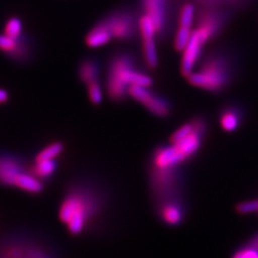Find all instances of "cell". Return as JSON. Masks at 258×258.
Listing matches in <instances>:
<instances>
[{
	"label": "cell",
	"instance_id": "cell-10",
	"mask_svg": "<svg viewBox=\"0 0 258 258\" xmlns=\"http://www.w3.org/2000/svg\"><path fill=\"white\" fill-rule=\"evenodd\" d=\"M42 255L43 247L35 242L11 239L0 245V258H38Z\"/></svg>",
	"mask_w": 258,
	"mask_h": 258
},
{
	"label": "cell",
	"instance_id": "cell-20",
	"mask_svg": "<svg viewBox=\"0 0 258 258\" xmlns=\"http://www.w3.org/2000/svg\"><path fill=\"white\" fill-rule=\"evenodd\" d=\"M63 151V145L60 142H53L46 145L35 157V161L52 160L57 158Z\"/></svg>",
	"mask_w": 258,
	"mask_h": 258
},
{
	"label": "cell",
	"instance_id": "cell-1",
	"mask_svg": "<svg viewBox=\"0 0 258 258\" xmlns=\"http://www.w3.org/2000/svg\"><path fill=\"white\" fill-rule=\"evenodd\" d=\"M104 207L102 192L88 183L72 186L64 196L59 208V220L72 235L84 232L99 216Z\"/></svg>",
	"mask_w": 258,
	"mask_h": 258
},
{
	"label": "cell",
	"instance_id": "cell-11",
	"mask_svg": "<svg viewBox=\"0 0 258 258\" xmlns=\"http://www.w3.org/2000/svg\"><path fill=\"white\" fill-rule=\"evenodd\" d=\"M157 212L161 221L169 226L180 225L185 217L182 200H169L157 205Z\"/></svg>",
	"mask_w": 258,
	"mask_h": 258
},
{
	"label": "cell",
	"instance_id": "cell-13",
	"mask_svg": "<svg viewBox=\"0 0 258 258\" xmlns=\"http://www.w3.org/2000/svg\"><path fill=\"white\" fill-rule=\"evenodd\" d=\"M112 39L113 38L109 29L99 21L88 31L85 37V43L90 47H100L108 44Z\"/></svg>",
	"mask_w": 258,
	"mask_h": 258
},
{
	"label": "cell",
	"instance_id": "cell-23",
	"mask_svg": "<svg viewBox=\"0 0 258 258\" xmlns=\"http://www.w3.org/2000/svg\"><path fill=\"white\" fill-rule=\"evenodd\" d=\"M22 28L23 25L21 20L18 18H11L6 24L5 35L13 39H19V37L21 36Z\"/></svg>",
	"mask_w": 258,
	"mask_h": 258
},
{
	"label": "cell",
	"instance_id": "cell-18",
	"mask_svg": "<svg viewBox=\"0 0 258 258\" xmlns=\"http://www.w3.org/2000/svg\"><path fill=\"white\" fill-rule=\"evenodd\" d=\"M196 6L192 3H185L182 5L177 15V26L191 28L196 18Z\"/></svg>",
	"mask_w": 258,
	"mask_h": 258
},
{
	"label": "cell",
	"instance_id": "cell-5",
	"mask_svg": "<svg viewBox=\"0 0 258 258\" xmlns=\"http://www.w3.org/2000/svg\"><path fill=\"white\" fill-rule=\"evenodd\" d=\"M140 15L138 9L123 7L111 11L100 22L109 29L114 40L132 41L140 36Z\"/></svg>",
	"mask_w": 258,
	"mask_h": 258
},
{
	"label": "cell",
	"instance_id": "cell-14",
	"mask_svg": "<svg viewBox=\"0 0 258 258\" xmlns=\"http://www.w3.org/2000/svg\"><path fill=\"white\" fill-rule=\"evenodd\" d=\"M155 37L141 38L142 58L149 69H155L158 66V54Z\"/></svg>",
	"mask_w": 258,
	"mask_h": 258
},
{
	"label": "cell",
	"instance_id": "cell-19",
	"mask_svg": "<svg viewBox=\"0 0 258 258\" xmlns=\"http://www.w3.org/2000/svg\"><path fill=\"white\" fill-rule=\"evenodd\" d=\"M231 258H258V232L236 251Z\"/></svg>",
	"mask_w": 258,
	"mask_h": 258
},
{
	"label": "cell",
	"instance_id": "cell-2",
	"mask_svg": "<svg viewBox=\"0 0 258 258\" xmlns=\"http://www.w3.org/2000/svg\"><path fill=\"white\" fill-rule=\"evenodd\" d=\"M197 70L187 77L189 84L210 93H222L237 75V58L226 47H216L201 56Z\"/></svg>",
	"mask_w": 258,
	"mask_h": 258
},
{
	"label": "cell",
	"instance_id": "cell-15",
	"mask_svg": "<svg viewBox=\"0 0 258 258\" xmlns=\"http://www.w3.org/2000/svg\"><path fill=\"white\" fill-rule=\"evenodd\" d=\"M191 2L195 3L197 7L217 8V9H223L232 13L235 10L246 6L249 0H191Z\"/></svg>",
	"mask_w": 258,
	"mask_h": 258
},
{
	"label": "cell",
	"instance_id": "cell-6",
	"mask_svg": "<svg viewBox=\"0 0 258 258\" xmlns=\"http://www.w3.org/2000/svg\"><path fill=\"white\" fill-rule=\"evenodd\" d=\"M231 12L217 8L198 7L196 11V29L203 36L205 42L209 43L219 37L227 26Z\"/></svg>",
	"mask_w": 258,
	"mask_h": 258
},
{
	"label": "cell",
	"instance_id": "cell-27",
	"mask_svg": "<svg viewBox=\"0 0 258 258\" xmlns=\"http://www.w3.org/2000/svg\"><path fill=\"white\" fill-rule=\"evenodd\" d=\"M38 258H47V256L44 254V255H42V256H40V257H38Z\"/></svg>",
	"mask_w": 258,
	"mask_h": 258
},
{
	"label": "cell",
	"instance_id": "cell-7",
	"mask_svg": "<svg viewBox=\"0 0 258 258\" xmlns=\"http://www.w3.org/2000/svg\"><path fill=\"white\" fill-rule=\"evenodd\" d=\"M142 13L154 23L157 38L165 40L172 25V0H140Z\"/></svg>",
	"mask_w": 258,
	"mask_h": 258
},
{
	"label": "cell",
	"instance_id": "cell-4",
	"mask_svg": "<svg viewBox=\"0 0 258 258\" xmlns=\"http://www.w3.org/2000/svg\"><path fill=\"white\" fill-rule=\"evenodd\" d=\"M0 184L18 187L29 194H39L43 190L41 180L26 170L22 161L14 155L0 154Z\"/></svg>",
	"mask_w": 258,
	"mask_h": 258
},
{
	"label": "cell",
	"instance_id": "cell-26",
	"mask_svg": "<svg viewBox=\"0 0 258 258\" xmlns=\"http://www.w3.org/2000/svg\"><path fill=\"white\" fill-rule=\"evenodd\" d=\"M9 99V94H8L3 88H0V103H5Z\"/></svg>",
	"mask_w": 258,
	"mask_h": 258
},
{
	"label": "cell",
	"instance_id": "cell-12",
	"mask_svg": "<svg viewBox=\"0 0 258 258\" xmlns=\"http://www.w3.org/2000/svg\"><path fill=\"white\" fill-rule=\"evenodd\" d=\"M219 119L223 131L233 133L240 128L242 120H243V113L238 106L230 104V106L223 108Z\"/></svg>",
	"mask_w": 258,
	"mask_h": 258
},
{
	"label": "cell",
	"instance_id": "cell-16",
	"mask_svg": "<svg viewBox=\"0 0 258 258\" xmlns=\"http://www.w3.org/2000/svg\"><path fill=\"white\" fill-rule=\"evenodd\" d=\"M79 78L82 82L87 85L92 82L99 81L100 78V66L94 59H86L80 63Z\"/></svg>",
	"mask_w": 258,
	"mask_h": 258
},
{
	"label": "cell",
	"instance_id": "cell-17",
	"mask_svg": "<svg viewBox=\"0 0 258 258\" xmlns=\"http://www.w3.org/2000/svg\"><path fill=\"white\" fill-rule=\"evenodd\" d=\"M56 169H57V161H56V159L40 160L35 161L34 166L30 168V171L38 179L45 180L52 176V174L56 171Z\"/></svg>",
	"mask_w": 258,
	"mask_h": 258
},
{
	"label": "cell",
	"instance_id": "cell-25",
	"mask_svg": "<svg viewBox=\"0 0 258 258\" xmlns=\"http://www.w3.org/2000/svg\"><path fill=\"white\" fill-rule=\"evenodd\" d=\"M236 211L242 215L256 213L258 212V200L242 201L236 206Z\"/></svg>",
	"mask_w": 258,
	"mask_h": 258
},
{
	"label": "cell",
	"instance_id": "cell-3",
	"mask_svg": "<svg viewBox=\"0 0 258 258\" xmlns=\"http://www.w3.org/2000/svg\"><path fill=\"white\" fill-rule=\"evenodd\" d=\"M152 77L138 68L136 55L131 52H117L111 56L107 71V94L113 101H122L128 97L129 87L139 85L151 87Z\"/></svg>",
	"mask_w": 258,
	"mask_h": 258
},
{
	"label": "cell",
	"instance_id": "cell-24",
	"mask_svg": "<svg viewBox=\"0 0 258 258\" xmlns=\"http://www.w3.org/2000/svg\"><path fill=\"white\" fill-rule=\"evenodd\" d=\"M18 50V39H13L6 35H0V51H3L5 53H16Z\"/></svg>",
	"mask_w": 258,
	"mask_h": 258
},
{
	"label": "cell",
	"instance_id": "cell-21",
	"mask_svg": "<svg viewBox=\"0 0 258 258\" xmlns=\"http://www.w3.org/2000/svg\"><path fill=\"white\" fill-rule=\"evenodd\" d=\"M191 31H192L191 28L181 27V26L176 27L175 35H174V41H173L175 51H177V52L184 51V48L186 47L189 39H190Z\"/></svg>",
	"mask_w": 258,
	"mask_h": 258
},
{
	"label": "cell",
	"instance_id": "cell-22",
	"mask_svg": "<svg viewBox=\"0 0 258 258\" xmlns=\"http://www.w3.org/2000/svg\"><path fill=\"white\" fill-rule=\"evenodd\" d=\"M88 98L93 104H100L103 100V88L99 81L87 84Z\"/></svg>",
	"mask_w": 258,
	"mask_h": 258
},
{
	"label": "cell",
	"instance_id": "cell-9",
	"mask_svg": "<svg viewBox=\"0 0 258 258\" xmlns=\"http://www.w3.org/2000/svg\"><path fill=\"white\" fill-rule=\"evenodd\" d=\"M207 43L200 32L195 28L192 29L190 39L184 48L182 59H181V74L184 78H187L191 72L195 70L196 64L203 56L204 47Z\"/></svg>",
	"mask_w": 258,
	"mask_h": 258
},
{
	"label": "cell",
	"instance_id": "cell-8",
	"mask_svg": "<svg viewBox=\"0 0 258 258\" xmlns=\"http://www.w3.org/2000/svg\"><path fill=\"white\" fill-rule=\"evenodd\" d=\"M128 95L133 99L142 104L153 115L160 118H165L171 114L170 102L164 96L151 91L150 87L133 85L129 87Z\"/></svg>",
	"mask_w": 258,
	"mask_h": 258
}]
</instances>
